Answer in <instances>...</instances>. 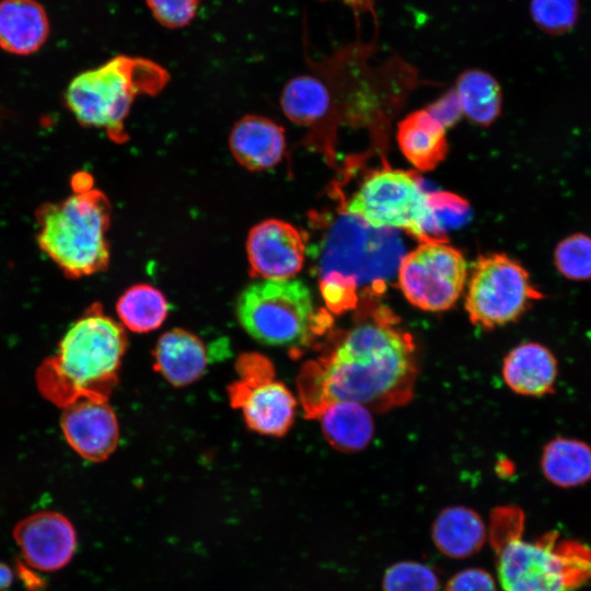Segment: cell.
<instances>
[{"instance_id": "cell-1", "label": "cell", "mask_w": 591, "mask_h": 591, "mask_svg": "<svg viewBox=\"0 0 591 591\" xmlns=\"http://www.w3.org/2000/svg\"><path fill=\"white\" fill-rule=\"evenodd\" d=\"M416 373L412 337L380 310L344 332L326 355L306 363L298 387L309 417L317 418L341 401L386 410L412 397Z\"/></svg>"}, {"instance_id": "cell-2", "label": "cell", "mask_w": 591, "mask_h": 591, "mask_svg": "<svg viewBox=\"0 0 591 591\" xmlns=\"http://www.w3.org/2000/svg\"><path fill=\"white\" fill-rule=\"evenodd\" d=\"M126 346L124 328L93 303L68 328L55 355L37 368L39 393L61 408L81 398L107 401Z\"/></svg>"}, {"instance_id": "cell-3", "label": "cell", "mask_w": 591, "mask_h": 591, "mask_svg": "<svg viewBox=\"0 0 591 591\" xmlns=\"http://www.w3.org/2000/svg\"><path fill=\"white\" fill-rule=\"evenodd\" d=\"M524 513L514 506L496 508L489 536L502 591H575L591 581V547L549 531L523 538Z\"/></svg>"}, {"instance_id": "cell-4", "label": "cell", "mask_w": 591, "mask_h": 591, "mask_svg": "<svg viewBox=\"0 0 591 591\" xmlns=\"http://www.w3.org/2000/svg\"><path fill=\"white\" fill-rule=\"evenodd\" d=\"M370 228L347 212L311 245L320 291L333 313L355 308L362 293L383 291L392 275L397 274L401 251L392 241L386 244L370 239Z\"/></svg>"}, {"instance_id": "cell-5", "label": "cell", "mask_w": 591, "mask_h": 591, "mask_svg": "<svg viewBox=\"0 0 591 591\" xmlns=\"http://www.w3.org/2000/svg\"><path fill=\"white\" fill-rule=\"evenodd\" d=\"M67 198L47 202L36 211V240L40 250L70 278L103 271L108 266L106 233L111 205L92 184L72 186Z\"/></svg>"}, {"instance_id": "cell-6", "label": "cell", "mask_w": 591, "mask_h": 591, "mask_svg": "<svg viewBox=\"0 0 591 591\" xmlns=\"http://www.w3.org/2000/svg\"><path fill=\"white\" fill-rule=\"evenodd\" d=\"M167 80V71L150 59L116 56L73 78L65 103L81 125L103 129L114 142L124 143L125 120L135 99L157 94Z\"/></svg>"}, {"instance_id": "cell-7", "label": "cell", "mask_w": 591, "mask_h": 591, "mask_svg": "<svg viewBox=\"0 0 591 591\" xmlns=\"http://www.w3.org/2000/svg\"><path fill=\"white\" fill-rule=\"evenodd\" d=\"M241 325L256 340L300 347L327 327L329 317L316 311L309 288L298 279H264L241 293L236 304Z\"/></svg>"}, {"instance_id": "cell-8", "label": "cell", "mask_w": 591, "mask_h": 591, "mask_svg": "<svg viewBox=\"0 0 591 591\" xmlns=\"http://www.w3.org/2000/svg\"><path fill=\"white\" fill-rule=\"evenodd\" d=\"M542 298L517 259L491 253L473 265L466 280L465 310L474 325L490 329L515 321Z\"/></svg>"}, {"instance_id": "cell-9", "label": "cell", "mask_w": 591, "mask_h": 591, "mask_svg": "<svg viewBox=\"0 0 591 591\" xmlns=\"http://www.w3.org/2000/svg\"><path fill=\"white\" fill-rule=\"evenodd\" d=\"M346 211L374 229H401L429 241L428 194L408 172L383 169L369 175Z\"/></svg>"}, {"instance_id": "cell-10", "label": "cell", "mask_w": 591, "mask_h": 591, "mask_svg": "<svg viewBox=\"0 0 591 591\" xmlns=\"http://www.w3.org/2000/svg\"><path fill=\"white\" fill-rule=\"evenodd\" d=\"M467 264L460 251L439 241H424L404 255L397 282L404 297L422 311L449 310L461 297Z\"/></svg>"}, {"instance_id": "cell-11", "label": "cell", "mask_w": 591, "mask_h": 591, "mask_svg": "<svg viewBox=\"0 0 591 591\" xmlns=\"http://www.w3.org/2000/svg\"><path fill=\"white\" fill-rule=\"evenodd\" d=\"M237 379L228 389L231 405L240 409L254 431L280 437L293 422L297 402L278 381L271 361L257 352L243 354L236 362Z\"/></svg>"}, {"instance_id": "cell-12", "label": "cell", "mask_w": 591, "mask_h": 591, "mask_svg": "<svg viewBox=\"0 0 591 591\" xmlns=\"http://www.w3.org/2000/svg\"><path fill=\"white\" fill-rule=\"evenodd\" d=\"M13 538L26 565L43 572L66 567L78 545L73 524L56 511H38L20 520Z\"/></svg>"}, {"instance_id": "cell-13", "label": "cell", "mask_w": 591, "mask_h": 591, "mask_svg": "<svg viewBox=\"0 0 591 591\" xmlns=\"http://www.w3.org/2000/svg\"><path fill=\"white\" fill-rule=\"evenodd\" d=\"M306 244L296 227L279 219L255 224L246 239L251 274L264 279H291L304 263Z\"/></svg>"}, {"instance_id": "cell-14", "label": "cell", "mask_w": 591, "mask_h": 591, "mask_svg": "<svg viewBox=\"0 0 591 591\" xmlns=\"http://www.w3.org/2000/svg\"><path fill=\"white\" fill-rule=\"evenodd\" d=\"M61 430L68 444L84 460H106L118 444L115 413L107 401L81 398L62 408Z\"/></svg>"}, {"instance_id": "cell-15", "label": "cell", "mask_w": 591, "mask_h": 591, "mask_svg": "<svg viewBox=\"0 0 591 591\" xmlns=\"http://www.w3.org/2000/svg\"><path fill=\"white\" fill-rule=\"evenodd\" d=\"M229 148L236 162L246 170H269L285 153V130L267 117L246 115L233 126Z\"/></svg>"}, {"instance_id": "cell-16", "label": "cell", "mask_w": 591, "mask_h": 591, "mask_svg": "<svg viewBox=\"0 0 591 591\" xmlns=\"http://www.w3.org/2000/svg\"><path fill=\"white\" fill-rule=\"evenodd\" d=\"M210 350L196 335L179 328L163 334L155 347L154 367L170 383L187 385L210 363Z\"/></svg>"}, {"instance_id": "cell-17", "label": "cell", "mask_w": 591, "mask_h": 591, "mask_svg": "<svg viewBox=\"0 0 591 591\" xmlns=\"http://www.w3.org/2000/svg\"><path fill=\"white\" fill-rule=\"evenodd\" d=\"M557 361L553 352L537 343L514 347L505 358L502 376L515 393L543 396L552 393L557 378Z\"/></svg>"}, {"instance_id": "cell-18", "label": "cell", "mask_w": 591, "mask_h": 591, "mask_svg": "<svg viewBox=\"0 0 591 591\" xmlns=\"http://www.w3.org/2000/svg\"><path fill=\"white\" fill-rule=\"evenodd\" d=\"M48 33L46 12L35 0L0 2V46L7 51L32 54L42 47Z\"/></svg>"}, {"instance_id": "cell-19", "label": "cell", "mask_w": 591, "mask_h": 591, "mask_svg": "<svg viewBox=\"0 0 591 591\" xmlns=\"http://www.w3.org/2000/svg\"><path fill=\"white\" fill-rule=\"evenodd\" d=\"M445 129L427 109H419L398 124L397 142L412 164L431 171L447 157Z\"/></svg>"}, {"instance_id": "cell-20", "label": "cell", "mask_w": 591, "mask_h": 591, "mask_svg": "<svg viewBox=\"0 0 591 591\" xmlns=\"http://www.w3.org/2000/svg\"><path fill=\"white\" fill-rule=\"evenodd\" d=\"M486 528L479 514L471 508L453 506L436 518L431 536L436 547L451 558L475 555L486 541Z\"/></svg>"}, {"instance_id": "cell-21", "label": "cell", "mask_w": 591, "mask_h": 591, "mask_svg": "<svg viewBox=\"0 0 591 591\" xmlns=\"http://www.w3.org/2000/svg\"><path fill=\"white\" fill-rule=\"evenodd\" d=\"M326 440L343 452L363 450L373 436L370 409L351 401L336 402L317 417Z\"/></svg>"}, {"instance_id": "cell-22", "label": "cell", "mask_w": 591, "mask_h": 591, "mask_svg": "<svg viewBox=\"0 0 591 591\" xmlns=\"http://www.w3.org/2000/svg\"><path fill=\"white\" fill-rule=\"evenodd\" d=\"M541 463L546 479L559 487H577L591 479V447L577 439H553Z\"/></svg>"}, {"instance_id": "cell-23", "label": "cell", "mask_w": 591, "mask_h": 591, "mask_svg": "<svg viewBox=\"0 0 591 591\" xmlns=\"http://www.w3.org/2000/svg\"><path fill=\"white\" fill-rule=\"evenodd\" d=\"M454 92L462 113L474 123L488 126L499 116L501 89L488 72L465 70L457 77Z\"/></svg>"}, {"instance_id": "cell-24", "label": "cell", "mask_w": 591, "mask_h": 591, "mask_svg": "<svg viewBox=\"0 0 591 591\" xmlns=\"http://www.w3.org/2000/svg\"><path fill=\"white\" fill-rule=\"evenodd\" d=\"M331 95L317 78L302 74L291 79L283 88L280 105L285 115L299 125H312L328 112Z\"/></svg>"}, {"instance_id": "cell-25", "label": "cell", "mask_w": 591, "mask_h": 591, "mask_svg": "<svg viewBox=\"0 0 591 591\" xmlns=\"http://www.w3.org/2000/svg\"><path fill=\"white\" fill-rule=\"evenodd\" d=\"M123 324L138 333L153 331L164 322L169 306L163 293L153 286L141 283L127 289L116 304Z\"/></svg>"}, {"instance_id": "cell-26", "label": "cell", "mask_w": 591, "mask_h": 591, "mask_svg": "<svg viewBox=\"0 0 591 591\" xmlns=\"http://www.w3.org/2000/svg\"><path fill=\"white\" fill-rule=\"evenodd\" d=\"M553 262L557 271L571 281L591 279V235L575 232L555 246Z\"/></svg>"}, {"instance_id": "cell-27", "label": "cell", "mask_w": 591, "mask_h": 591, "mask_svg": "<svg viewBox=\"0 0 591 591\" xmlns=\"http://www.w3.org/2000/svg\"><path fill=\"white\" fill-rule=\"evenodd\" d=\"M430 210L429 241L443 240L442 234L461 227L470 218V206L461 197L445 193L428 194Z\"/></svg>"}, {"instance_id": "cell-28", "label": "cell", "mask_w": 591, "mask_h": 591, "mask_svg": "<svg viewBox=\"0 0 591 591\" xmlns=\"http://www.w3.org/2000/svg\"><path fill=\"white\" fill-rule=\"evenodd\" d=\"M383 591H439L440 580L432 568L418 561H399L383 577Z\"/></svg>"}, {"instance_id": "cell-29", "label": "cell", "mask_w": 591, "mask_h": 591, "mask_svg": "<svg viewBox=\"0 0 591 591\" xmlns=\"http://www.w3.org/2000/svg\"><path fill=\"white\" fill-rule=\"evenodd\" d=\"M534 23L549 34H563L572 28L579 13L578 0H531Z\"/></svg>"}, {"instance_id": "cell-30", "label": "cell", "mask_w": 591, "mask_h": 591, "mask_svg": "<svg viewBox=\"0 0 591 591\" xmlns=\"http://www.w3.org/2000/svg\"><path fill=\"white\" fill-rule=\"evenodd\" d=\"M154 19L169 28L188 25L196 15L198 0H146Z\"/></svg>"}, {"instance_id": "cell-31", "label": "cell", "mask_w": 591, "mask_h": 591, "mask_svg": "<svg viewBox=\"0 0 591 591\" xmlns=\"http://www.w3.org/2000/svg\"><path fill=\"white\" fill-rule=\"evenodd\" d=\"M444 591H497L493 576L480 568H467L455 573Z\"/></svg>"}, {"instance_id": "cell-32", "label": "cell", "mask_w": 591, "mask_h": 591, "mask_svg": "<svg viewBox=\"0 0 591 591\" xmlns=\"http://www.w3.org/2000/svg\"><path fill=\"white\" fill-rule=\"evenodd\" d=\"M427 111L445 128L454 125L462 114V109L454 90L450 91L439 101L430 105Z\"/></svg>"}, {"instance_id": "cell-33", "label": "cell", "mask_w": 591, "mask_h": 591, "mask_svg": "<svg viewBox=\"0 0 591 591\" xmlns=\"http://www.w3.org/2000/svg\"><path fill=\"white\" fill-rule=\"evenodd\" d=\"M341 1L345 4L349 5L355 12L371 11L372 13H374L373 4L375 0H341Z\"/></svg>"}, {"instance_id": "cell-34", "label": "cell", "mask_w": 591, "mask_h": 591, "mask_svg": "<svg viewBox=\"0 0 591 591\" xmlns=\"http://www.w3.org/2000/svg\"><path fill=\"white\" fill-rule=\"evenodd\" d=\"M13 581V571L9 566L0 563V591L9 588Z\"/></svg>"}]
</instances>
